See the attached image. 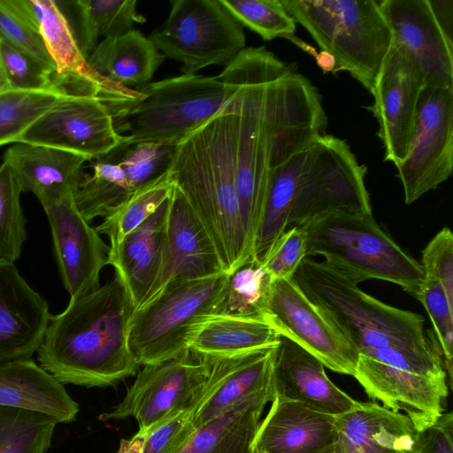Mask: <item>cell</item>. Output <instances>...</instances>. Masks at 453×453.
Masks as SVG:
<instances>
[{
	"label": "cell",
	"instance_id": "obj_1",
	"mask_svg": "<svg viewBox=\"0 0 453 453\" xmlns=\"http://www.w3.org/2000/svg\"><path fill=\"white\" fill-rule=\"evenodd\" d=\"M236 86L235 184L251 252L273 172L326 134L321 96L265 46L243 49L218 75Z\"/></svg>",
	"mask_w": 453,
	"mask_h": 453
},
{
	"label": "cell",
	"instance_id": "obj_2",
	"mask_svg": "<svg viewBox=\"0 0 453 453\" xmlns=\"http://www.w3.org/2000/svg\"><path fill=\"white\" fill-rule=\"evenodd\" d=\"M134 306L118 273L96 289L70 297L50 315L36 351L39 365L62 384L114 386L135 375L140 365L127 344Z\"/></svg>",
	"mask_w": 453,
	"mask_h": 453
},
{
	"label": "cell",
	"instance_id": "obj_3",
	"mask_svg": "<svg viewBox=\"0 0 453 453\" xmlns=\"http://www.w3.org/2000/svg\"><path fill=\"white\" fill-rule=\"evenodd\" d=\"M366 173L344 140L326 134L276 168L268 181L251 264L260 265L288 228L319 215L372 213Z\"/></svg>",
	"mask_w": 453,
	"mask_h": 453
},
{
	"label": "cell",
	"instance_id": "obj_4",
	"mask_svg": "<svg viewBox=\"0 0 453 453\" xmlns=\"http://www.w3.org/2000/svg\"><path fill=\"white\" fill-rule=\"evenodd\" d=\"M236 140L233 97L223 111L177 145L170 168L229 274L252 261L236 191Z\"/></svg>",
	"mask_w": 453,
	"mask_h": 453
},
{
	"label": "cell",
	"instance_id": "obj_5",
	"mask_svg": "<svg viewBox=\"0 0 453 453\" xmlns=\"http://www.w3.org/2000/svg\"><path fill=\"white\" fill-rule=\"evenodd\" d=\"M291 280L358 352L385 347L427 350L438 345L426 334L421 315L369 296L325 262L305 257Z\"/></svg>",
	"mask_w": 453,
	"mask_h": 453
},
{
	"label": "cell",
	"instance_id": "obj_6",
	"mask_svg": "<svg viewBox=\"0 0 453 453\" xmlns=\"http://www.w3.org/2000/svg\"><path fill=\"white\" fill-rule=\"evenodd\" d=\"M135 96L102 101L116 132L133 140L178 145L223 111L236 86L199 74L150 82Z\"/></svg>",
	"mask_w": 453,
	"mask_h": 453
},
{
	"label": "cell",
	"instance_id": "obj_7",
	"mask_svg": "<svg viewBox=\"0 0 453 453\" xmlns=\"http://www.w3.org/2000/svg\"><path fill=\"white\" fill-rule=\"evenodd\" d=\"M307 233L308 257L325 263L357 284L380 280L401 287L416 298L424 273L378 225L372 213L330 211L302 226Z\"/></svg>",
	"mask_w": 453,
	"mask_h": 453
},
{
	"label": "cell",
	"instance_id": "obj_8",
	"mask_svg": "<svg viewBox=\"0 0 453 453\" xmlns=\"http://www.w3.org/2000/svg\"><path fill=\"white\" fill-rule=\"evenodd\" d=\"M323 51L370 93L392 44V34L376 0H280Z\"/></svg>",
	"mask_w": 453,
	"mask_h": 453
},
{
	"label": "cell",
	"instance_id": "obj_9",
	"mask_svg": "<svg viewBox=\"0 0 453 453\" xmlns=\"http://www.w3.org/2000/svg\"><path fill=\"white\" fill-rule=\"evenodd\" d=\"M229 277V273H221L173 281L136 308L128 322L127 344L137 364H158L188 350L190 331L217 313Z\"/></svg>",
	"mask_w": 453,
	"mask_h": 453
},
{
	"label": "cell",
	"instance_id": "obj_10",
	"mask_svg": "<svg viewBox=\"0 0 453 453\" xmlns=\"http://www.w3.org/2000/svg\"><path fill=\"white\" fill-rule=\"evenodd\" d=\"M169 16L149 38L165 58L182 64V74L226 65L243 49L242 26L220 0H172Z\"/></svg>",
	"mask_w": 453,
	"mask_h": 453
},
{
	"label": "cell",
	"instance_id": "obj_11",
	"mask_svg": "<svg viewBox=\"0 0 453 453\" xmlns=\"http://www.w3.org/2000/svg\"><path fill=\"white\" fill-rule=\"evenodd\" d=\"M396 168L406 204L449 178L453 170L452 88H423L408 151Z\"/></svg>",
	"mask_w": 453,
	"mask_h": 453
},
{
	"label": "cell",
	"instance_id": "obj_12",
	"mask_svg": "<svg viewBox=\"0 0 453 453\" xmlns=\"http://www.w3.org/2000/svg\"><path fill=\"white\" fill-rule=\"evenodd\" d=\"M263 319L282 335L317 357L325 367L355 376V345L303 293L292 280H272Z\"/></svg>",
	"mask_w": 453,
	"mask_h": 453
},
{
	"label": "cell",
	"instance_id": "obj_13",
	"mask_svg": "<svg viewBox=\"0 0 453 453\" xmlns=\"http://www.w3.org/2000/svg\"><path fill=\"white\" fill-rule=\"evenodd\" d=\"M211 364L210 357L188 349L175 358L143 365L124 399L100 419L132 417L146 435L172 411L191 405L208 377Z\"/></svg>",
	"mask_w": 453,
	"mask_h": 453
},
{
	"label": "cell",
	"instance_id": "obj_14",
	"mask_svg": "<svg viewBox=\"0 0 453 453\" xmlns=\"http://www.w3.org/2000/svg\"><path fill=\"white\" fill-rule=\"evenodd\" d=\"M127 138L116 132L109 111L98 97L67 94L35 121L17 142L67 150L91 160Z\"/></svg>",
	"mask_w": 453,
	"mask_h": 453
},
{
	"label": "cell",
	"instance_id": "obj_15",
	"mask_svg": "<svg viewBox=\"0 0 453 453\" xmlns=\"http://www.w3.org/2000/svg\"><path fill=\"white\" fill-rule=\"evenodd\" d=\"M3 4L41 35L56 68L58 88L69 94H86L104 99L129 95L130 88L99 76L88 66L66 15L53 0H1Z\"/></svg>",
	"mask_w": 453,
	"mask_h": 453
},
{
	"label": "cell",
	"instance_id": "obj_16",
	"mask_svg": "<svg viewBox=\"0 0 453 453\" xmlns=\"http://www.w3.org/2000/svg\"><path fill=\"white\" fill-rule=\"evenodd\" d=\"M423 74L414 61L392 42L375 78L370 107L379 124L384 161L398 166L405 157L414 128Z\"/></svg>",
	"mask_w": 453,
	"mask_h": 453
},
{
	"label": "cell",
	"instance_id": "obj_17",
	"mask_svg": "<svg viewBox=\"0 0 453 453\" xmlns=\"http://www.w3.org/2000/svg\"><path fill=\"white\" fill-rule=\"evenodd\" d=\"M51 229L54 251L65 288L76 297L100 287L110 246L78 211L73 195L43 208Z\"/></svg>",
	"mask_w": 453,
	"mask_h": 453
},
{
	"label": "cell",
	"instance_id": "obj_18",
	"mask_svg": "<svg viewBox=\"0 0 453 453\" xmlns=\"http://www.w3.org/2000/svg\"><path fill=\"white\" fill-rule=\"evenodd\" d=\"M221 273H225L224 267L210 235L175 185L170 197L160 267L142 304L173 281L203 279Z\"/></svg>",
	"mask_w": 453,
	"mask_h": 453
},
{
	"label": "cell",
	"instance_id": "obj_19",
	"mask_svg": "<svg viewBox=\"0 0 453 453\" xmlns=\"http://www.w3.org/2000/svg\"><path fill=\"white\" fill-rule=\"evenodd\" d=\"M354 378L370 399L381 402L391 411H403L418 432L445 412L449 395L446 374L414 373L359 355Z\"/></svg>",
	"mask_w": 453,
	"mask_h": 453
},
{
	"label": "cell",
	"instance_id": "obj_20",
	"mask_svg": "<svg viewBox=\"0 0 453 453\" xmlns=\"http://www.w3.org/2000/svg\"><path fill=\"white\" fill-rule=\"evenodd\" d=\"M380 6L392 42L419 68L425 86L453 88V43L441 30L428 0H382Z\"/></svg>",
	"mask_w": 453,
	"mask_h": 453
},
{
	"label": "cell",
	"instance_id": "obj_21",
	"mask_svg": "<svg viewBox=\"0 0 453 453\" xmlns=\"http://www.w3.org/2000/svg\"><path fill=\"white\" fill-rule=\"evenodd\" d=\"M275 347L210 357L208 377L190 405L197 428L243 399L271 389Z\"/></svg>",
	"mask_w": 453,
	"mask_h": 453
},
{
	"label": "cell",
	"instance_id": "obj_22",
	"mask_svg": "<svg viewBox=\"0 0 453 453\" xmlns=\"http://www.w3.org/2000/svg\"><path fill=\"white\" fill-rule=\"evenodd\" d=\"M271 390L273 400L297 402L334 416L359 403L327 377L317 357L282 335L274 349Z\"/></svg>",
	"mask_w": 453,
	"mask_h": 453
},
{
	"label": "cell",
	"instance_id": "obj_23",
	"mask_svg": "<svg viewBox=\"0 0 453 453\" xmlns=\"http://www.w3.org/2000/svg\"><path fill=\"white\" fill-rule=\"evenodd\" d=\"M50 315L46 300L29 286L14 263L0 258V364L32 358Z\"/></svg>",
	"mask_w": 453,
	"mask_h": 453
},
{
	"label": "cell",
	"instance_id": "obj_24",
	"mask_svg": "<svg viewBox=\"0 0 453 453\" xmlns=\"http://www.w3.org/2000/svg\"><path fill=\"white\" fill-rule=\"evenodd\" d=\"M338 442L335 416L274 398L252 441L254 453H313Z\"/></svg>",
	"mask_w": 453,
	"mask_h": 453
},
{
	"label": "cell",
	"instance_id": "obj_25",
	"mask_svg": "<svg viewBox=\"0 0 453 453\" xmlns=\"http://www.w3.org/2000/svg\"><path fill=\"white\" fill-rule=\"evenodd\" d=\"M3 158L15 173L22 192H32L43 208L75 193L88 160L71 151L23 142L14 143Z\"/></svg>",
	"mask_w": 453,
	"mask_h": 453
},
{
	"label": "cell",
	"instance_id": "obj_26",
	"mask_svg": "<svg viewBox=\"0 0 453 453\" xmlns=\"http://www.w3.org/2000/svg\"><path fill=\"white\" fill-rule=\"evenodd\" d=\"M342 453H417L419 432L400 411L360 403L335 416Z\"/></svg>",
	"mask_w": 453,
	"mask_h": 453
},
{
	"label": "cell",
	"instance_id": "obj_27",
	"mask_svg": "<svg viewBox=\"0 0 453 453\" xmlns=\"http://www.w3.org/2000/svg\"><path fill=\"white\" fill-rule=\"evenodd\" d=\"M170 197L119 244L110 247L108 265L126 285L134 310L150 292L160 267Z\"/></svg>",
	"mask_w": 453,
	"mask_h": 453
},
{
	"label": "cell",
	"instance_id": "obj_28",
	"mask_svg": "<svg viewBox=\"0 0 453 453\" xmlns=\"http://www.w3.org/2000/svg\"><path fill=\"white\" fill-rule=\"evenodd\" d=\"M0 405L38 411L58 423L76 418L78 403L32 358L0 364Z\"/></svg>",
	"mask_w": 453,
	"mask_h": 453
},
{
	"label": "cell",
	"instance_id": "obj_29",
	"mask_svg": "<svg viewBox=\"0 0 453 453\" xmlns=\"http://www.w3.org/2000/svg\"><path fill=\"white\" fill-rule=\"evenodd\" d=\"M165 57L139 30L104 39L87 62L104 79L129 88L150 82Z\"/></svg>",
	"mask_w": 453,
	"mask_h": 453
},
{
	"label": "cell",
	"instance_id": "obj_30",
	"mask_svg": "<svg viewBox=\"0 0 453 453\" xmlns=\"http://www.w3.org/2000/svg\"><path fill=\"white\" fill-rule=\"evenodd\" d=\"M271 389L256 393L198 427L177 453H254L252 441Z\"/></svg>",
	"mask_w": 453,
	"mask_h": 453
},
{
	"label": "cell",
	"instance_id": "obj_31",
	"mask_svg": "<svg viewBox=\"0 0 453 453\" xmlns=\"http://www.w3.org/2000/svg\"><path fill=\"white\" fill-rule=\"evenodd\" d=\"M280 334L261 318L211 315L188 337V349L211 357L277 346Z\"/></svg>",
	"mask_w": 453,
	"mask_h": 453
},
{
	"label": "cell",
	"instance_id": "obj_32",
	"mask_svg": "<svg viewBox=\"0 0 453 453\" xmlns=\"http://www.w3.org/2000/svg\"><path fill=\"white\" fill-rule=\"evenodd\" d=\"M60 3L65 6V11L62 10L86 59L96 47L99 37L105 39L121 35L133 30L134 24L146 21L137 12L135 0H75Z\"/></svg>",
	"mask_w": 453,
	"mask_h": 453
},
{
	"label": "cell",
	"instance_id": "obj_33",
	"mask_svg": "<svg viewBox=\"0 0 453 453\" xmlns=\"http://www.w3.org/2000/svg\"><path fill=\"white\" fill-rule=\"evenodd\" d=\"M133 190L122 168L102 155L94 159L91 173H85L73 194L75 205L91 223L107 217L124 203Z\"/></svg>",
	"mask_w": 453,
	"mask_h": 453
},
{
	"label": "cell",
	"instance_id": "obj_34",
	"mask_svg": "<svg viewBox=\"0 0 453 453\" xmlns=\"http://www.w3.org/2000/svg\"><path fill=\"white\" fill-rule=\"evenodd\" d=\"M175 187L171 169L162 176L135 190L129 198L96 227L100 234L109 237L113 247L141 225L168 199Z\"/></svg>",
	"mask_w": 453,
	"mask_h": 453
},
{
	"label": "cell",
	"instance_id": "obj_35",
	"mask_svg": "<svg viewBox=\"0 0 453 453\" xmlns=\"http://www.w3.org/2000/svg\"><path fill=\"white\" fill-rule=\"evenodd\" d=\"M57 424L38 411L0 405V453H47Z\"/></svg>",
	"mask_w": 453,
	"mask_h": 453
},
{
	"label": "cell",
	"instance_id": "obj_36",
	"mask_svg": "<svg viewBox=\"0 0 453 453\" xmlns=\"http://www.w3.org/2000/svg\"><path fill=\"white\" fill-rule=\"evenodd\" d=\"M176 147L127 136L104 156L122 168L134 193L170 170Z\"/></svg>",
	"mask_w": 453,
	"mask_h": 453
},
{
	"label": "cell",
	"instance_id": "obj_37",
	"mask_svg": "<svg viewBox=\"0 0 453 453\" xmlns=\"http://www.w3.org/2000/svg\"><path fill=\"white\" fill-rule=\"evenodd\" d=\"M69 94L65 89L0 90V146L14 142L42 115Z\"/></svg>",
	"mask_w": 453,
	"mask_h": 453
},
{
	"label": "cell",
	"instance_id": "obj_38",
	"mask_svg": "<svg viewBox=\"0 0 453 453\" xmlns=\"http://www.w3.org/2000/svg\"><path fill=\"white\" fill-rule=\"evenodd\" d=\"M21 193L15 173L3 161L0 165V258L12 263L19 258L27 237Z\"/></svg>",
	"mask_w": 453,
	"mask_h": 453
},
{
	"label": "cell",
	"instance_id": "obj_39",
	"mask_svg": "<svg viewBox=\"0 0 453 453\" xmlns=\"http://www.w3.org/2000/svg\"><path fill=\"white\" fill-rule=\"evenodd\" d=\"M271 279L258 265H245L230 274L216 314L263 319Z\"/></svg>",
	"mask_w": 453,
	"mask_h": 453
},
{
	"label": "cell",
	"instance_id": "obj_40",
	"mask_svg": "<svg viewBox=\"0 0 453 453\" xmlns=\"http://www.w3.org/2000/svg\"><path fill=\"white\" fill-rule=\"evenodd\" d=\"M229 13L242 25L264 40L295 35V19L280 0H220Z\"/></svg>",
	"mask_w": 453,
	"mask_h": 453
},
{
	"label": "cell",
	"instance_id": "obj_41",
	"mask_svg": "<svg viewBox=\"0 0 453 453\" xmlns=\"http://www.w3.org/2000/svg\"><path fill=\"white\" fill-rule=\"evenodd\" d=\"M0 71L6 88L34 91L61 88L56 84L54 67L1 39Z\"/></svg>",
	"mask_w": 453,
	"mask_h": 453
},
{
	"label": "cell",
	"instance_id": "obj_42",
	"mask_svg": "<svg viewBox=\"0 0 453 453\" xmlns=\"http://www.w3.org/2000/svg\"><path fill=\"white\" fill-rule=\"evenodd\" d=\"M416 298L426 309L434 326V332L441 349L449 387L452 388L453 377V302L441 284L424 278Z\"/></svg>",
	"mask_w": 453,
	"mask_h": 453
},
{
	"label": "cell",
	"instance_id": "obj_43",
	"mask_svg": "<svg viewBox=\"0 0 453 453\" xmlns=\"http://www.w3.org/2000/svg\"><path fill=\"white\" fill-rule=\"evenodd\" d=\"M307 233L302 226L288 228L274 243L261 266L271 281L291 280L307 257Z\"/></svg>",
	"mask_w": 453,
	"mask_h": 453
},
{
	"label": "cell",
	"instance_id": "obj_44",
	"mask_svg": "<svg viewBox=\"0 0 453 453\" xmlns=\"http://www.w3.org/2000/svg\"><path fill=\"white\" fill-rule=\"evenodd\" d=\"M196 429L191 406L175 410L146 434L141 453H177Z\"/></svg>",
	"mask_w": 453,
	"mask_h": 453
},
{
	"label": "cell",
	"instance_id": "obj_45",
	"mask_svg": "<svg viewBox=\"0 0 453 453\" xmlns=\"http://www.w3.org/2000/svg\"><path fill=\"white\" fill-rule=\"evenodd\" d=\"M424 277L439 281L453 302V234L441 229L422 250L419 262Z\"/></svg>",
	"mask_w": 453,
	"mask_h": 453
},
{
	"label": "cell",
	"instance_id": "obj_46",
	"mask_svg": "<svg viewBox=\"0 0 453 453\" xmlns=\"http://www.w3.org/2000/svg\"><path fill=\"white\" fill-rule=\"evenodd\" d=\"M0 39L55 68L40 34L4 5L1 0Z\"/></svg>",
	"mask_w": 453,
	"mask_h": 453
},
{
	"label": "cell",
	"instance_id": "obj_47",
	"mask_svg": "<svg viewBox=\"0 0 453 453\" xmlns=\"http://www.w3.org/2000/svg\"><path fill=\"white\" fill-rule=\"evenodd\" d=\"M417 453H453V413L443 412L438 419L419 432Z\"/></svg>",
	"mask_w": 453,
	"mask_h": 453
},
{
	"label": "cell",
	"instance_id": "obj_48",
	"mask_svg": "<svg viewBox=\"0 0 453 453\" xmlns=\"http://www.w3.org/2000/svg\"><path fill=\"white\" fill-rule=\"evenodd\" d=\"M430 9L447 40L453 43V1L428 0Z\"/></svg>",
	"mask_w": 453,
	"mask_h": 453
},
{
	"label": "cell",
	"instance_id": "obj_49",
	"mask_svg": "<svg viewBox=\"0 0 453 453\" xmlns=\"http://www.w3.org/2000/svg\"><path fill=\"white\" fill-rule=\"evenodd\" d=\"M145 436V434L138 430L132 438L122 439L116 453H141Z\"/></svg>",
	"mask_w": 453,
	"mask_h": 453
},
{
	"label": "cell",
	"instance_id": "obj_50",
	"mask_svg": "<svg viewBox=\"0 0 453 453\" xmlns=\"http://www.w3.org/2000/svg\"><path fill=\"white\" fill-rule=\"evenodd\" d=\"M318 65L325 72H334L336 68L334 58L326 51L321 50L315 56Z\"/></svg>",
	"mask_w": 453,
	"mask_h": 453
},
{
	"label": "cell",
	"instance_id": "obj_51",
	"mask_svg": "<svg viewBox=\"0 0 453 453\" xmlns=\"http://www.w3.org/2000/svg\"><path fill=\"white\" fill-rule=\"evenodd\" d=\"M313 453H342V450L339 443L336 442L335 444H334L328 448H326L322 450L313 452Z\"/></svg>",
	"mask_w": 453,
	"mask_h": 453
},
{
	"label": "cell",
	"instance_id": "obj_52",
	"mask_svg": "<svg viewBox=\"0 0 453 453\" xmlns=\"http://www.w3.org/2000/svg\"><path fill=\"white\" fill-rule=\"evenodd\" d=\"M4 88H6V86H5L4 78L2 76L1 71H0V90L4 89Z\"/></svg>",
	"mask_w": 453,
	"mask_h": 453
}]
</instances>
